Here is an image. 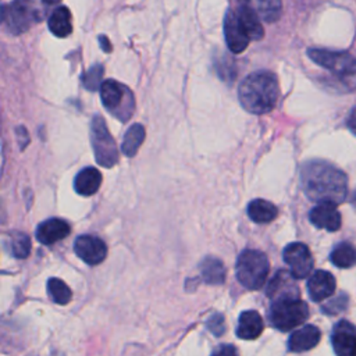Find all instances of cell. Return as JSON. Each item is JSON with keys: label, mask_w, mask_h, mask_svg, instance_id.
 Returning a JSON list of instances; mask_svg holds the SVG:
<instances>
[{"label": "cell", "mask_w": 356, "mask_h": 356, "mask_svg": "<svg viewBox=\"0 0 356 356\" xmlns=\"http://www.w3.org/2000/svg\"><path fill=\"white\" fill-rule=\"evenodd\" d=\"M224 36H225V43L228 49L234 54L242 53L248 46H249V36L243 31L239 18L236 15V11L228 10L224 18Z\"/></svg>", "instance_id": "7c38bea8"}, {"label": "cell", "mask_w": 356, "mask_h": 356, "mask_svg": "<svg viewBox=\"0 0 356 356\" xmlns=\"http://www.w3.org/2000/svg\"><path fill=\"white\" fill-rule=\"evenodd\" d=\"M330 259L337 267L349 268L356 264V248L346 242L339 243L332 249Z\"/></svg>", "instance_id": "d4e9b609"}, {"label": "cell", "mask_w": 356, "mask_h": 356, "mask_svg": "<svg viewBox=\"0 0 356 356\" xmlns=\"http://www.w3.org/2000/svg\"><path fill=\"white\" fill-rule=\"evenodd\" d=\"M355 356H356V353H355Z\"/></svg>", "instance_id": "f35d334b"}, {"label": "cell", "mask_w": 356, "mask_h": 356, "mask_svg": "<svg viewBox=\"0 0 356 356\" xmlns=\"http://www.w3.org/2000/svg\"><path fill=\"white\" fill-rule=\"evenodd\" d=\"M267 295L273 300L286 299V298H299V289L295 284V278L288 271H278L267 286Z\"/></svg>", "instance_id": "2e32d148"}, {"label": "cell", "mask_w": 356, "mask_h": 356, "mask_svg": "<svg viewBox=\"0 0 356 356\" xmlns=\"http://www.w3.org/2000/svg\"><path fill=\"white\" fill-rule=\"evenodd\" d=\"M209 328H210L217 337L221 335V334L224 332V330H225V327H224V317L220 316V314L211 317V318L209 320Z\"/></svg>", "instance_id": "4dcf8cb0"}, {"label": "cell", "mask_w": 356, "mask_h": 356, "mask_svg": "<svg viewBox=\"0 0 356 356\" xmlns=\"http://www.w3.org/2000/svg\"><path fill=\"white\" fill-rule=\"evenodd\" d=\"M236 15L250 40H260L264 36V29L260 22V17L254 11V8L249 7L248 4H241L236 11Z\"/></svg>", "instance_id": "ffe728a7"}, {"label": "cell", "mask_w": 356, "mask_h": 356, "mask_svg": "<svg viewBox=\"0 0 356 356\" xmlns=\"http://www.w3.org/2000/svg\"><path fill=\"white\" fill-rule=\"evenodd\" d=\"M254 11L266 22H274L281 17L282 1L281 0H253Z\"/></svg>", "instance_id": "484cf974"}, {"label": "cell", "mask_w": 356, "mask_h": 356, "mask_svg": "<svg viewBox=\"0 0 356 356\" xmlns=\"http://www.w3.org/2000/svg\"><path fill=\"white\" fill-rule=\"evenodd\" d=\"M337 282L331 273L324 270L314 271L307 280V292L312 300L321 302L330 298L335 291Z\"/></svg>", "instance_id": "9a60e30c"}, {"label": "cell", "mask_w": 356, "mask_h": 356, "mask_svg": "<svg viewBox=\"0 0 356 356\" xmlns=\"http://www.w3.org/2000/svg\"><path fill=\"white\" fill-rule=\"evenodd\" d=\"M71 232L70 224L63 218H49L40 222L36 228L35 236L43 245H53L64 238H67Z\"/></svg>", "instance_id": "5bb4252c"}, {"label": "cell", "mask_w": 356, "mask_h": 356, "mask_svg": "<svg viewBox=\"0 0 356 356\" xmlns=\"http://www.w3.org/2000/svg\"><path fill=\"white\" fill-rule=\"evenodd\" d=\"M332 348L337 356H355L356 353V327L341 320L335 324L331 335Z\"/></svg>", "instance_id": "8fae6325"}, {"label": "cell", "mask_w": 356, "mask_h": 356, "mask_svg": "<svg viewBox=\"0 0 356 356\" xmlns=\"http://www.w3.org/2000/svg\"><path fill=\"white\" fill-rule=\"evenodd\" d=\"M282 257L285 264L289 267L291 274L295 280L306 278L313 268V257L309 248L302 242L289 243L284 252Z\"/></svg>", "instance_id": "9c48e42d"}, {"label": "cell", "mask_w": 356, "mask_h": 356, "mask_svg": "<svg viewBox=\"0 0 356 356\" xmlns=\"http://www.w3.org/2000/svg\"><path fill=\"white\" fill-rule=\"evenodd\" d=\"M99 44L102 46V49H103L106 53H110V51H111V43L108 42V39H107L104 35L99 36Z\"/></svg>", "instance_id": "e575fe53"}, {"label": "cell", "mask_w": 356, "mask_h": 356, "mask_svg": "<svg viewBox=\"0 0 356 356\" xmlns=\"http://www.w3.org/2000/svg\"><path fill=\"white\" fill-rule=\"evenodd\" d=\"M42 1L47 6H54V4H58L61 0H42Z\"/></svg>", "instance_id": "d590c367"}, {"label": "cell", "mask_w": 356, "mask_h": 356, "mask_svg": "<svg viewBox=\"0 0 356 356\" xmlns=\"http://www.w3.org/2000/svg\"><path fill=\"white\" fill-rule=\"evenodd\" d=\"M350 202H352V204L356 207V189L353 191V193H352V196H350Z\"/></svg>", "instance_id": "8d00e7d4"}, {"label": "cell", "mask_w": 356, "mask_h": 356, "mask_svg": "<svg viewBox=\"0 0 356 356\" xmlns=\"http://www.w3.org/2000/svg\"><path fill=\"white\" fill-rule=\"evenodd\" d=\"M47 25H49L50 32L54 36H57V38H67V36H70L71 32H72L71 11L67 7H64V6L57 7L50 14Z\"/></svg>", "instance_id": "44dd1931"}, {"label": "cell", "mask_w": 356, "mask_h": 356, "mask_svg": "<svg viewBox=\"0 0 356 356\" xmlns=\"http://www.w3.org/2000/svg\"><path fill=\"white\" fill-rule=\"evenodd\" d=\"M348 127L353 132V135L356 136V107L350 111V114L348 117Z\"/></svg>", "instance_id": "836d02e7"}, {"label": "cell", "mask_w": 356, "mask_h": 356, "mask_svg": "<svg viewBox=\"0 0 356 356\" xmlns=\"http://www.w3.org/2000/svg\"><path fill=\"white\" fill-rule=\"evenodd\" d=\"M236 278L248 289L261 288L268 277L270 263L267 256L257 249H245L236 260Z\"/></svg>", "instance_id": "3957f363"}, {"label": "cell", "mask_w": 356, "mask_h": 356, "mask_svg": "<svg viewBox=\"0 0 356 356\" xmlns=\"http://www.w3.org/2000/svg\"><path fill=\"white\" fill-rule=\"evenodd\" d=\"M43 15L44 13L38 0H13L1 8L3 24L13 35L28 31L33 24L42 21Z\"/></svg>", "instance_id": "277c9868"}, {"label": "cell", "mask_w": 356, "mask_h": 356, "mask_svg": "<svg viewBox=\"0 0 356 356\" xmlns=\"http://www.w3.org/2000/svg\"><path fill=\"white\" fill-rule=\"evenodd\" d=\"M309 317L307 305L299 298L273 300L270 307V321L280 331H289L303 324Z\"/></svg>", "instance_id": "8992f818"}, {"label": "cell", "mask_w": 356, "mask_h": 356, "mask_svg": "<svg viewBox=\"0 0 356 356\" xmlns=\"http://www.w3.org/2000/svg\"><path fill=\"white\" fill-rule=\"evenodd\" d=\"M321 334L316 325L307 324L302 328L293 331L288 339V349L291 352L299 353L313 349L320 342Z\"/></svg>", "instance_id": "e0dca14e"}, {"label": "cell", "mask_w": 356, "mask_h": 356, "mask_svg": "<svg viewBox=\"0 0 356 356\" xmlns=\"http://www.w3.org/2000/svg\"><path fill=\"white\" fill-rule=\"evenodd\" d=\"M103 65L102 64H95L93 67H90L85 75L82 76V82L85 85L86 89L89 90H96V89H100L102 86V76H103Z\"/></svg>", "instance_id": "f1b7e54d"}, {"label": "cell", "mask_w": 356, "mask_h": 356, "mask_svg": "<svg viewBox=\"0 0 356 356\" xmlns=\"http://www.w3.org/2000/svg\"><path fill=\"white\" fill-rule=\"evenodd\" d=\"M11 252L17 259H25L31 253V239L24 232H14L11 236Z\"/></svg>", "instance_id": "83f0119b"}, {"label": "cell", "mask_w": 356, "mask_h": 356, "mask_svg": "<svg viewBox=\"0 0 356 356\" xmlns=\"http://www.w3.org/2000/svg\"><path fill=\"white\" fill-rule=\"evenodd\" d=\"M75 254L89 266L100 264L107 256V246L103 239L95 235H81L74 243Z\"/></svg>", "instance_id": "30bf717a"}, {"label": "cell", "mask_w": 356, "mask_h": 356, "mask_svg": "<svg viewBox=\"0 0 356 356\" xmlns=\"http://www.w3.org/2000/svg\"><path fill=\"white\" fill-rule=\"evenodd\" d=\"M310 222L321 229L337 231L341 227V214L337 209V204L332 203H317L309 213Z\"/></svg>", "instance_id": "4fadbf2b"}, {"label": "cell", "mask_w": 356, "mask_h": 356, "mask_svg": "<svg viewBox=\"0 0 356 356\" xmlns=\"http://www.w3.org/2000/svg\"><path fill=\"white\" fill-rule=\"evenodd\" d=\"M17 138H18L19 149L24 150V149L26 147V145L29 143V135H28L25 127H18V128H17Z\"/></svg>", "instance_id": "d6a6232c"}, {"label": "cell", "mask_w": 356, "mask_h": 356, "mask_svg": "<svg viewBox=\"0 0 356 356\" xmlns=\"http://www.w3.org/2000/svg\"><path fill=\"white\" fill-rule=\"evenodd\" d=\"M100 99L108 113L125 122L135 110V99L132 92L124 83L115 79H106L100 86Z\"/></svg>", "instance_id": "5b68a950"}, {"label": "cell", "mask_w": 356, "mask_h": 356, "mask_svg": "<svg viewBox=\"0 0 356 356\" xmlns=\"http://www.w3.org/2000/svg\"><path fill=\"white\" fill-rule=\"evenodd\" d=\"M146 136V131L145 127L142 124H134L131 125L125 135H124V140L121 143V150L127 157H132L136 154L138 149L140 147V145L143 143Z\"/></svg>", "instance_id": "603a6c76"}, {"label": "cell", "mask_w": 356, "mask_h": 356, "mask_svg": "<svg viewBox=\"0 0 356 356\" xmlns=\"http://www.w3.org/2000/svg\"><path fill=\"white\" fill-rule=\"evenodd\" d=\"M211 356H239L238 350L232 345H221L218 346Z\"/></svg>", "instance_id": "1f68e13d"}, {"label": "cell", "mask_w": 356, "mask_h": 356, "mask_svg": "<svg viewBox=\"0 0 356 356\" xmlns=\"http://www.w3.org/2000/svg\"><path fill=\"white\" fill-rule=\"evenodd\" d=\"M263 328L264 323L261 316L256 310H245L239 316L236 335L241 339H256L263 332Z\"/></svg>", "instance_id": "ac0fdd59"}, {"label": "cell", "mask_w": 356, "mask_h": 356, "mask_svg": "<svg viewBox=\"0 0 356 356\" xmlns=\"http://www.w3.org/2000/svg\"><path fill=\"white\" fill-rule=\"evenodd\" d=\"M278 214V209L268 200L254 199L248 204V216L257 224H266L273 221Z\"/></svg>", "instance_id": "7402d4cb"}, {"label": "cell", "mask_w": 356, "mask_h": 356, "mask_svg": "<svg viewBox=\"0 0 356 356\" xmlns=\"http://www.w3.org/2000/svg\"><path fill=\"white\" fill-rule=\"evenodd\" d=\"M47 293L50 299L57 305L68 303L72 296L70 286L60 278H50L47 281Z\"/></svg>", "instance_id": "4316f807"}, {"label": "cell", "mask_w": 356, "mask_h": 356, "mask_svg": "<svg viewBox=\"0 0 356 356\" xmlns=\"http://www.w3.org/2000/svg\"><path fill=\"white\" fill-rule=\"evenodd\" d=\"M346 305H348V298H346V295L342 293V295L337 296L335 299L330 300V302L323 307V310H324V313H328V314H337V313L342 312V310L346 307Z\"/></svg>", "instance_id": "f546056e"}, {"label": "cell", "mask_w": 356, "mask_h": 356, "mask_svg": "<svg viewBox=\"0 0 356 356\" xmlns=\"http://www.w3.org/2000/svg\"><path fill=\"white\" fill-rule=\"evenodd\" d=\"M307 56L320 67L328 70L341 79L356 75V57L346 51L327 49H309Z\"/></svg>", "instance_id": "ba28073f"}, {"label": "cell", "mask_w": 356, "mask_h": 356, "mask_svg": "<svg viewBox=\"0 0 356 356\" xmlns=\"http://www.w3.org/2000/svg\"><path fill=\"white\" fill-rule=\"evenodd\" d=\"M239 1H241V3H242V4H246V3H248V1H249V0H239Z\"/></svg>", "instance_id": "74e56055"}, {"label": "cell", "mask_w": 356, "mask_h": 356, "mask_svg": "<svg viewBox=\"0 0 356 356\" xmlns=\"http://www.w3.org/2000/svg\"><path fill=\"white\" fill-rule=\"evenodd\" d=\"M300 184L306 196L317 203L339 204L348 195L345 172L323 160H312L302 165Z\"/></svg>", "instance_id": "6da1fadb"}, {"label": "cell", "mask_w": 356, "mask_h": 356, "mask_svg": "<svg viewBox=\"0 0 356 356\" xmlns=\"http://www.w3.org/2000/svg\"><path fill=\"white\" fill-rule=\"evenodd\" d=\"M90 143L97 164L110 168L118 161V150L113 136L108 132L103 117L95 115L90 122Z\"/></svg>", "instance_id": "52a82bcc"}, {"label": "cell", "mask_w": 356, "mask_h": 356, "mask_svg": "<svg viewBox=\"0 0 356 356\" xmlns=\"http://www.w3.org/2000/svg\"><path fill=\"white\" fill-rule=\"evenodd\" d=\"M102 184V174L95 167L82 168L74 178V189L78 195L92 196L95 195Z\"/></svg>", "instance_id": "d6986e66"}, {"label": "cell", "mask_w": 356, "mask_h": 356, "mask_svg": "<svg viewBox=\"0 0 356 356\" xmlns=\"http://www.w3.org/2000/svg\"><path fill=\"white\" fill-rule=\"evenodd\" d=\"M202 277L209 284H221L225 280V267L216 257H206L200 264Z\"/></svg>", "instance_id": "cb8c5ba5"}, {"label": "cell", "mask_w": 356, "mask_h": 356, "mask_svg": "<svg viewBox=\"0 0 356 356\" xmlns=\"http://www.w3.org/2000/svg\"><path fill=\"white\" fill-rule=\"evenodd\" d=\"M280 96L277 76L270 71H256L242 79L238 88L241 106L250 114H266L271 111Z\"/></svg>", "instance_id": "7a4b0ae2"}]
</instances>
